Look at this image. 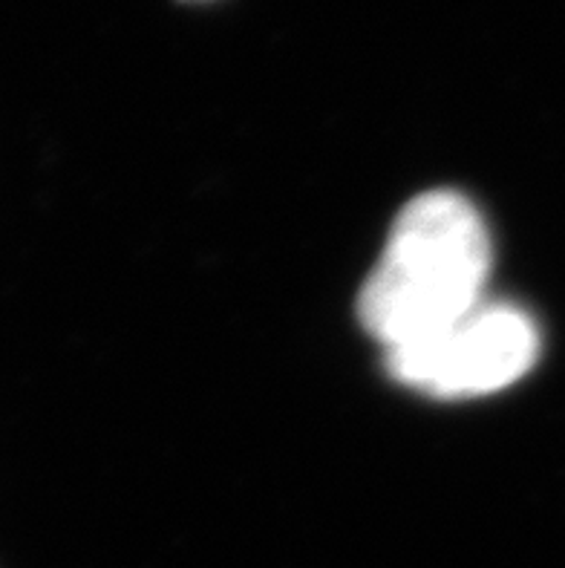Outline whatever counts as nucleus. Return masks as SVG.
Segmentation results:
<instances>
[{
    "label": "nucleus",
    "mask_w": 565,
    "mask_h": 568,
    "mask_svg": "<svg viewBox=\"0 0 565 568\" xmlns=\"http://www.w3.org/2000/svg\"><path fill=\"white\" fill-rule=\"evenodd\" d=\"M491 263V234L471 200L453 191L415 196L361 288V324L384 353L424 338L485 301Z\"/></svg>",
    "instance_id": "f257e3e1"
},
{
    "label": "nucleus",
    "mask_w": 565,
    "mask_h": 568,
    "mask_svg": "<svg viewBox=\"0 0 565 568\" xmlns=\"http://www.w3.org/2000/svg\"><path fill=\"white\" fill-rule=\"evenodd\" d=\"M395 382L433 398L491 396L539 358V329L519 306L482 301L424 338L386 349Z\"/></svg>",
    "instance_id": "f03ea898"
}]
</instances>
